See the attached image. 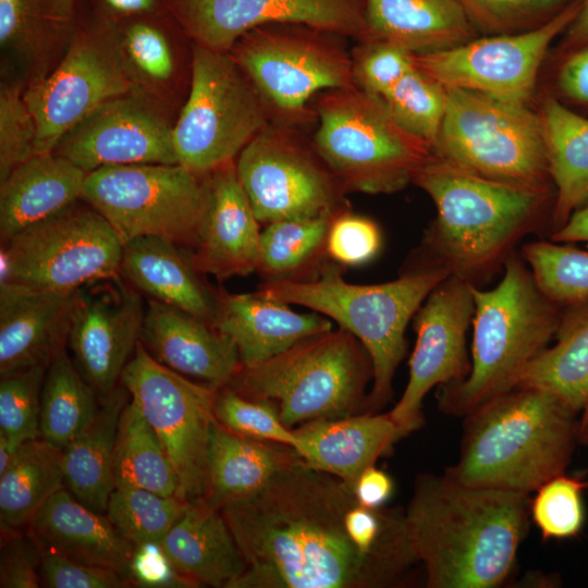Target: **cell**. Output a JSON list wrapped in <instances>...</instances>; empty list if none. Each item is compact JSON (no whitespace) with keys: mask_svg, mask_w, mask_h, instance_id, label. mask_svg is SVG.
Returning a JSON list of instances; mask_svg holds the SVG:
<instances>
[{"mask_svg":"<svg viewBox=\"0 0 588 588\" xmlns=\"http://www.w3.org/2000/svg\"><path fill=\"white\" fill-rule=\"evenodd\" d=\"M353 485L301 457L262 491L220 509L246 562L231 588H382L415 556L368 553L346 528Z\"/></svg>","mask_w":588,"mask_h":588,"instance_id":"1","label":"cell"},{"mask_svg":"<svg viewBox=\"0 0 588 588\" xmlns=\"http://www.w3.org/2000/svg\"><path fill=\"white\" fill-rule=\"evenodd\" d=\"M528 512V494L419 475L404 513L426 586L501 585L514 566Z\"/></svg>","mask_w":588,"mask_h":588,"instance_id":"2","label":"cell"},{"mask_svg":"<svg viewBox=\"0 0 588 588\" xmlns=\"http://www.w3.org/2000/svg\"><path fill=\"white\" fill-rule=\"evenodd\" d=\"M413 183L437 216L425 233L427 267L476 285L503 268L524 237L553 212L555 192L517 186L466 171L433 154ZM477 286V285H476Z\"/></svg>","mask_w":588,"mask_h":588,"instance_id":"3","label":"cell"},{"mask_svg":"<svg viewBox=\"0 0 588 588\" xmlns=\"http://www.w3.org/2000/svg\"><path fill=\"white\" fill-rule=\"evenodd\" d=\"M577 415L549 392L516 387L464 417L458 458L444 474L529 495L569 464Z\"/></svg>","mask_w":588,"mask_h":588,"instance_id":"4","label":"cell"},{"mask_svg":"<svg viewBox=\"0 0 588 588\" xmlns=\"http://www.w3.org/2000/svg\"><path fill=\"white\" fill-rule=\"evenodd\" d=\"M503 269L494 287H473L470 370L464 380L439 387L444 414L464 418L514 389L556 334L562 307L543 295L520 253L514 252Z\"/></svg>","mask_w":588,"mask_h":588,"instance_id":"5","label":"cell"},{"mask_svg":"<svg viewBox=\"0 0 588 588\" xmlns=\"http://www.w3.org/2000/svg\"><path fill=\"white\" fill-rule=\"evenodd\" d=\"M340 267L326 262L313 278L266 281L258 292L333 319L363 344L372 364L366 408L376 413L392 396L393 377L406 351L409 320L450 274L427 267L384 283L353 284L343 279Z\"/></svg>","mask_w":588,"mask_h":588,"instance_id":"6","label":"cell"},{"mask_svg":"<svg viewBox=\"0 0 588 588\" xmlns=\"http://www.w3.org/2000/svg\"><path fill=\"white\" fill-rule=\"evenodd\" d=\"M370 380L372 364L367 351L340 328L307 338L261 363L241 366L225 385L246 399L271 402L292 428L360 414Z\"/></svg>","mask_w":588,"mask_h":588,"instance_id":"7","label":"cell"},{"mask_svg":"<svg viewBox=\"0 0 588 588\" xmlns=\"http://www.w3.org/2000/svg\"><path fill=\"white\" fill-rule=\"evenodd\" d=\"M316 97L311 144L345 193L399 192L432 156L431 145L402 128L382 98L356 85Z\"/></svg>","mask_w":588,"mask_h":588,"instance_id":"8","label":"cell"},{"mask_svg":"<svg viewBox=\"0 0 588 588\" xmlns=\"http://www.w3.org/2000/svg\"><path fill=\"white\" fill-rule=\"evenodd\" d=\"M446 90L436 157L487 179L554 191L538 111L475 90Z\"/></svg>","mask_w":588,"mask_h":588,"instance_id":"9","label":"cell"},{"mask_svg":"<svg viewBox=\"0 0 588 588\" xmlns=\"http://www.w3.org/2000/svg\"><path fill=\"white\" fill-rule=\"evenodd\" d=\"M346 37L294 23L244 34L228 51L269 105L275 120L303 125L318 94L355 85Z\"/></svg>","mask_w":588,"mask_h":588,"instance_id":"10","label":"cell"},{"mask_svg":"<svg viewBox=\"0 0 588 588\" xmlns=\"http://www.w3.org/2000/svg\"><path fill=\"white\" fill-rule=\"evenodd\" d=\"M273 119L267 101L228 51L195 45L189 95L172 126L179 164L207 175L234 161Z\"/></svg>","mask_w":588,"mask_h":588,"instance_id":"11","label":"cell"},{"mask_svg":"<svg viewBox=\"0 0 588 588\" xmlns=\"http://www.w3.org/2000/svg\"><path fill=\"white\" fill-rule=\"evenodd\" d=\"M82 199L113 228L123 244L158 236L195 247L208 199V174L183 166H108L89 172Z\"/></svg>","mask_w":588,"mask_h":588,"instance_id":"12","label":"cell"},{"mask_svg":"<svg viewBox=\"0 0 588 588\" xmlns=\"http://www.w3.org/2000/svg\"><path fill=\"white\" fill-rule=\"evenodd\" d=\"M122 254L109 222L90 205L75 203L1 245V283L74 293L121 275Z\"/></svg>","mask_w":588,"mask_h":588,"instance_id":"13","label":"cell"},{"mask_svg":"<svg viewBox=\"0 0 588 588\" xmlns=\"http://www.w3.org/2000/svg\"><path fill=\"white\" fill-rule=\"evenodd\" d=\"M296 127L273 119L237 156L236 174L259 222L347 209L340 182Z\"/></svg>","mask_w":588,"mask_h":588,"instance_id":"14","label":"cell"},{"mask_svg":"<svg viewBox=\"0 0 588 588\" xmlns=\"http://www.w3.org/2000/svg\"><path fill=\"white\" fill-rule=\"evenodd\" d=\"M121 384L158 436L179 481V498L207 494V450L217 389L195 383L156 360L138 342Z\"/></svg>","mask_w":588,"mask_h":588,"instance_id":"15","label":"cell"},{"mask_svg":"<svg viewBox=\"0 0 588 588\" xmlns=\"http://www.w3.org/2000/svg\"><path fill=\"white\" fill-rule=\"evenodd\" d=\"M579 7L580 0H573L536 29L477 36L446 50L414 54V63L448 88L469 89L530 105L550 47L565 32Z\"/></svg>","mask_w":588,"mask_h":588,"instance_id":"16","label":"cell"},{"mask_svg":"<svg viewBox=\"0 0 588 588\" xmlns=\"http://www.w3.org/2000/svg\"><path fill=\"white\" fill-rule=\"evenodd\" d=\"M474 284L450 275L439 283L414 316L416 343L400 401L389 412L401 437L422 422L424 397L433 387L464 380L470 370L466 335L474 316Z\"/></svg>","mask_w":588,"mask_h":588,"instance_id":"17","label":"cell"},{"mask_svg":"<svg viewBox=\"0 0 588 588\" xmlns=\"http://www.w3.org/2000/svg\"><path fill=\"white\" fill-rule=\"evenodd\" d=\"M145 310L143 295L122 275L76 291L68 347L81 375L101 397L118 388L139 342Z\"/></svg>","mask_w":588,"mask_h":588,"instance_id":"18","label":"cell"},{"mask_svg":"<svg viewBox=\"0 0 588 588\" xmlns=\"http://www.w3.org/2000/svg\"><path fill=\"white\" fill-rule=\"evenodd\" d=\"M195 45L229 51L247 32L268 24H304L359 40L364 0H170Z\"/></svg>","mask_w":588,"mask_h":588,"instance_id":"19","label":"cell"},{"mask_svg":"<svg viewBox=\"0 0 588 588\" xmlns=\"http://www.w3.org/2000/svg\"><path fill=\"white\" fill-rule=\"evenodd\" d=\"M128 87L120 60L105 44L75 39L59 66L24 94L37 127L35 155L52 154L77 123Z\"/></svg>","mask_w":588,"mask_h":588,"instance_id":"20","label":"cell"},{"mask_svg":"<svg viewBox=\"0 0 588 588\" xmlns=\"http://www.w3.org/2000/svg\"><path fill=\"white\" fill-rule=\"evenodd\" d=\"M53 154L87 173L108 166L177 163L172 126L126 94L94 109L62 137Z\"/></svg>","mask_w":588,"mask_h":588,"instance_id":"21","label":"cell"},{"mask_svg":"<svg viewBox=\"0 0 588 588\" xmlns=\"http://www.w3.org/2000/svg\"><path fill=\"white\" fill-rule=\"evenodd\" d=\"M259 221L243 189L235 162L208 174V199L198 238L192 249L196 268L223 281L257 270Z\"/></svg>","mask_w":588,"mask_h":588,"instance_id":"22","label":"cell"},{"mask_svg":"<svg viewBox=\"0 0 588 588\" xmlns=\"http://www.w3.org/2000/svg\"><path fill=\"white\" fill-rule=\"evenodd\" d=\"M139 342L160 364L219 388L241 368L234 342L213 326L147 298Z\"/></svg>","mask_w":588,"mask_h":588,"instance_id":"23","label":"cell"},{"mask_svg":"<svg viewBox=\"0 0 588 588\" xmlns=\"http://www.w3.org/2000/svg\"><path fill=\"white\" fill-rule=\"evenodd\" d=\"M75 293L0 283V375L47 366L68 347Z\"/></svg>","mask_w":588,"mask_h":588,"instance_id":"24","label":"cell"},{"mask_svg":"<svg viewBox=\"0 0 588 588\" xmlns=\"http://www.w3.org/2000/svg\"><path fill=\"white\" fill-rule=\"evenodd\" d=\"M213 327L234 342L242 366L261 363L332 330L329 318L318 313H296L258 291L231 294L224 290L218 291Z\"/></svg>","mask_w":588,"mask_h":588,"instance_id":"25","label":"cell"},{"mask_svg":"<svg viewBox=\"0 0 588 588\" xmlns=\"http://www.w3.org/2000/svg\"><path fill=\"white\" fill-rule=\"evenodd\" d=\"M192 252L171 240L144 236L123 244L121 275L146 298L182 310L211 326L218 292L206 283Z\"/></svg>","mask_w":588,"mask_h":588,"instance_id":"26","label":"cell"},{"mask_svg":"<svg viewBox=\"0 0 588 588\" xmlns=\"http://www.w3.org/2000/svg\"><path fill=\"white\" fill-rule=\"evenodd\" d=\"M29 527L41 547L89 565L117 571L131 580L136 544L125 538L107 515L83 504L65 487L38 510Z\"/></svg>","mask_w":588,"mask_h":588,"instance_id":"27","label":"cell"},{"mask_svg":"<svg viewBox=\"0 0 588 588\" xmlns=\"http://www.w3.org/2000/svg\"><path fill=\"white\" fill-rule=\"evenodd\" d=\"M294 431V450L307 465L351 485L402 438L389 413L318 419Z\"/></svg>","mask_w":588,"mask_h":588,"instance_id":"28","label":"cell"},{"mask_svg":"<svg viewBox=\"0 0 588 588\" xmlns=\"http://www.w3.org/2000/svg\"><path fill=\"white\" fill-rule=\"evenodd\" d=\"M56 154L35 155L0 181L1 245L82 198L87 176Z\"/></svg>","mask_w":588,"mask_h":588,"instance_id":"29","label":"cell"},{"mask_svg":"<svg viewBox=\"0 0 588 588\" xmlns=\"http://www.w3.org/2000/svg\"><path fill=\"white\" fill-rule=\"evenodd\" d=\"M184 576L216 588H231L246 571L242 551L220 509L205 499L188 502L159 543Z\"/></svg>","mask_w":588,"mask_h":588,"instance_id":"30","label":"cell"},{"mask_svg":"<svg viewBox=\"0 0 588 588\" xmlns=\"http://www.w3.org/2000/svg\"><path fill=\"white\" fill-rule=\"evenodd\" d=\"M364 4L362 39L387 41L413 54L446 50L479 36L457 0H364Z\"/></svg>","mask_w":588,"mask_h":588,"instance_id":"31","label":"cell"},{"mask_svg":"<svg viewBox=\"0 0 588 588\" xmlns=\"http://www.w3.org/2000/svg\"><path fill=\"white\" fill-rule=\"evenodd\" d=\"M298 458L289 445L238 436L216 419L208 440L205 500L221 509L255 495Z\"/></svg>","mask_w":588,"mask_h":588,"instance_id":"32","label":"cell"},{"mask_svg":"<svg viewBox=\"0 0 588 588\" xmlns=\"http://www.w3.org/2000/svg\"><path fill=\"white\" fill-rule=\"evenodd\" d=\"M130 399L122 384L102 397L91 421L63 449L66 489L83 504L103 514L115 488V442L121 414Z\"/></svg>","mask_w":588,"mask_h":588,"instance_id":"33","label":"cell"},{"mask_svg":"<svg viewBox=\"0 0 588 588\" xmlns=\"http://www.w3.org/2000/svg\"><path fill=\"white\" fill-rule=\"evenodd\" d=\"M538 112L555 191L553 232L588 201V115L550 93L543 96Z\"/></svg>","mask_w":588,"mask_h":588,"instance_id":"34","label":"cell"},{"mask_svg":"<svg viewBox=\"0 0 588 588\" xmlns=\"http://www.w3.org/2000/svg\"><path fill=\"white\" fill-rule=\"evenodd\" d=\"M554 339L555 344L525 368L516 387L549 392L578 414L588 404V302L562 308Z\"/></svg>","mask_w":588,"mask_h":588,"instance_id":"35","label":"cell"},{"mask_svg":"<svg viewBox=\"0 0 588 588\" xmlns=\"http://www.w3.org/2000/svg\"><path fill=\"white\" fill-rule=\"evenodd\" d=\"M64 487L63 450L41 438L22 443L0 475L1 529L29 525L48 499Z\"/></svg>","mask_w":588,"mask_h":588,"instance_id":"36","label":"cell"},{"mask_svg":"<svg viewBox=\"0 0 588 588\" xmlns=\"http://www.w3.org/2000/svg\"><path fill=\"white\" fill-rule=\"evenodd\" d=\"M115 487H136L179 498L175 470L158 436L130 399L122 411L114 451Z\"/></svg>","mask_w":588,"mask_h":588,"instance_id":"37","label":"cell"},{"mask_svg":"<svg viewBox=\"0 0 588 588\" xmlns=\"http://www.w3.org/2000/svg\"><path fill=\"white\" fill-rule=\"evenodd\" d=\"M96 391L84 379L66 347L47 367L40 404V438L64 449L91 421Z\"/></svg>","mask_w":588,"mask_h":588,"instance_id":"38","label":"cell"},{"mask_svg":"<svg viewBox=\"0 0 588 588\" xmlns=\"http://www.w3.org/2000/svg\"><path fill=\"white\" fill-rule=\"evenodd\" d=\"M335 216L285 219L269 223L260 234L256 271L266 281L298 280L302 274L303 279L307 274L310 278L316 275L326 264L323 259H328L326 237Z\"/></svg>","mask_w":588,"mask_h":588,"instance_id":"39","label":"cell"},{"mask_svg":"<svg viewBox=\"0 0 588 588\" xmlns=\"http://www.w3.org/2000/svg\"><path fill=\"white\" fill-rule=\"evenodd\" d=\"M520 255L543 295L560 307L588 302V250L552 241L523 245Z\"/></svg>","mask_w":588,"mask_h":588,"instance_id":"40","label":"cell"},{"mask_svg":"<svg viewBox=\"0 0 588 588\" xmlns=\"http://www.w3.org/2000/svg\"><path fill=\"white\" fill-rule=\"evenodd\" d=\"M188 502L136 487H115L106 515L136 546L160 543Z\"/></svg>","mask_w":588,"mask_h":588,"instance_id":"41","label":"cell"},{"mask_svg":"<svg viewBox=\"0 0 588 588\" xmlns=\"http://www.w3.org/2000/svg\"><path fill=\"white\" fill-rule=\"evenodd\" d=\"M382 100L402 128L433 146L445 114V86L415 65Z\"/></svg>","mask_w":588,"mask_h":588,"instance_id":"42","label":"cell"},{"mask_svg":"<svg viewBox=\"0 0 588 588\" xmlns=\"http://www.w3.org/2000/svg\"><path fill=\"white\" fill-rule=\"evenodd\" d=\"M47 366L1 376L0 432L13 444L40 438V404Z\"/></svg>","mask_w":588,"mask_h":588,"instance_id":"43","label":"cell"},{"mask_svg":"<svg viewBox=\"0 0 588 588\" xmlns=\"http://www.w3.org/2000/svg\"><path fill=\"white\" fill-rule=\"evenodd\" d=\"M478 35L516 34L536 29L573 0H457Z\"/></svg>","mask_w":588,"mask_h":588,"instance_id":"44","label":"cell"},{"mask_svg":"<svg viewBox=\"0 0 588 588\" xmlns=\"http://www.w3.org/2000/svg\"><path fill=\"white\" fill-rule=\"evenodd\" d=\"M588 482L560 474L535 492L529 512L543 539H567L576 536L585 523L583 491Z\"/></svg>","mask_w":588,"mask_h":588,"instance_id":"45","label":"cell"},{"mask_svg":"<svg viewBox=\"0 0 588 588\" xmlns=\"http://www.w3.org/2000/svg\"><path fill=\"white\" fill-rule=\"evenodd\" d=\"M215 416L224 428L245 438L293 449L298 443L294 429L281 420L274 404L246 399L228 385L217 389Z\"/></svg>","mask_w":588,"mask_h":588,"instance_id":"46","label":"cell"},{"mask_svg":"<svg viewBox=\"0 0 588 588\" xmlns=\"http://www.w3.org/2000/svg\"><path fill=\"white\" fill-rule=\"evenodd\" d=\"M351 56L354 84L380 98L415 66L413 53L381 40H357Z\"/></svg>","mask_w":588,"mask_h":588,"instance_id":"47","label":"cell"},{"mask_svg":"<svg viewBox=\"0 0 588 588\" xmlns=\"http://www.w3.org/2000/svg\"><path fill=\"white\" fill-rule=\"evenodd\" d=\"M37 127L24 99L14 86L0 91V181L35 156Z\"/></svg>","mask_w":588,"mask_h":588,"instance_id":"48","label":"cell"},{"mask_svg":"<svg viewBox=\"0 0 588 588\" xmlns=\"http://www.w3.org/2000/svg\"><path fill=\"white\" fill-rule=\"evenodd\" d=\"M382 236L371 219L350 212L338 213L326 237V255L339 266L357 267L371 261L380 252Z\"/></svg>","mask_w":588,"mask_h":588,"instance_id":"49","label":"cell"},{"mask_svg":"<svg viewBox=\"0 0 588 588\" xmlns=\"http://www.w3.org/2000/svg\"><path fill=\"white\" fill-rule=\"evenodd\" d=\"M40 585L48 588H121L132 581L121 573L89 565L41 547Z\"/></svg>","mask_w":588,"mask_h":588,"instance_id":"50","label":"cell"},{"mask_svg":"<svg viewBox=\"0 0 588 588\" xmlns=\"http://www.w3.org/2000/svg\"><path fill=\"white\" fill-rule=\"evenodd\" d=\"M41 546L30 532L5 537L0 554L1 588H37L40 585Z\"/></svg>","mask_w":588,"mask_h":588,"instance_id":"51","label":"cell"},{"mask_svg":"<svg viewBox=\"0 0 588 588\" xmlns=\"http://www.w3.org/2000/svg\"><path fill=\"white\" fill-rule=\"evenodd\" d=\"M127 52L147 76L167 79L173 73V57L164 36L154 26L133 24L125 37Z\"/></svg>","mask_w":588,"mask_h":588,"instance_id":"52","label":"cell"},{"mask_svg":"<svg viewBox=\"0 0 588 588\" xmlns=\"http://www.w3.org/2000/svg\"><path fill=\"white\" fill-rule=\"evenodd\" d=\"M550 94L565 106L588 115V48L555 58Z\"/></svg>","mask_w":588,"mask_h":588,"instance_id":"53","label":"cell"},{"mask_svg":"<svg viewBox=\"0 0 588 588\" xmlns=\"http://www.w3.org/2000/svg\"><path fill=\"white\" fill-rule=\"evenodd\" d=\"M44 0H0L1 47H22L32 40L48 16Z\"/></svg>","mask_w":588,"mask_h":588,"instance_id":"54","label":"cell"},{"mask_svg":"<svg viewBox=\"0 0 588 588\" xmlns=\"http://www.w3.org/2000/svg\"><path fill=\"white\" fill-rule=\"evenodd\" d=\"M130 577L142 587H198L199 585L181 574L170 562L159 543L136 546Z\"/></svg>","mask_w":588,"mask_h":588,"instance_id":"55","label":"cell"},{"mask_svg":"<svg viewBox=\"0 0 588 588\" xmlns=\"http://www.w3.org/2000/svg\"><path fill=\"white\" fill-rule=\"evenodd\" d=\"M359 504L379 509L383 507L393 491V481L383 470L371 466L364 470L353 485Z\"/></svg>","mask_w":588,"mask_h":588,"instance_id":"56","label":"cell"},{"mask_svg":"<svg viewBox=\"0 0 588 588\" xmlns=\"http://www.w3.org/2000/svg\"><path fill=\"white\" fill-rule=\"evenodd\" d=\"M588 48V0H580L579 10L561 35L555 49V58Z\"/></svg>","mask_w":588,"mask_h":588,"instance_id":"57","label":"cell"},{"mask_svg":"<svg viewBox=\"0 0 588 588\" xmlns=\"http://www.w3.org/2000/svg\"><path fill=\"white\" fill-rule=\"evenodd\" d=\"M550 241L562 244L588 242V201L575 210L563 225L551 232Z\"/></svg>","mask_w":588,"mask_h":588,"instance_id":"58","label":"cell"},{"mask_svg":"<svg viewBox=\"0 0 588 588\" xmlns=\"http://www.w3.org/2000/svg\"><path fill=\"white\" fill-rule=\"evenodd\" d=\"M106 2L122 13H142L154 5V0H106Z\"/></svg>","mask_w":588,"mask_h":588,"instance_id":"59","label":"cell"},{"mask_svg":"<svg viewBox=\"0 0 588 588\" xmlns=\"http://www.w3.org/2000/svg\"><path fill=\"white\" fill-rule=\"evenodd\" d=\"M17 449L19 446L13 444L2 432H0V475L13 461Z\"/></svg>","mask_w":588,"mask_h":588,"instance_id":"60","label":"cell"},{"mask_svg":"<svg viewBox=\"0 0 588 588\" xmlns=\"http://www.w3.org/2000/svg\"><path fill=\"white\" fill-rule=\"evenodd\" d=\"M581 412L583 415L578 424V442L588 449V404Z\"/></svg>","mask_w":588,"mask_h":588,"instance_id":"61","label":"cell"}]
</instances>
